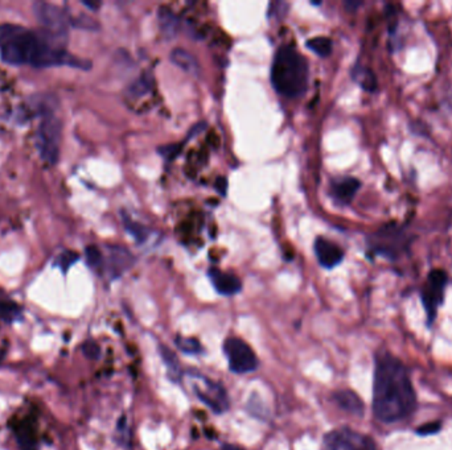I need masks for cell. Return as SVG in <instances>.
<instances>
[{
    "instance_id": "obj_1",
    "label": "cell",
    "mask_w": 452,
    "mask_h": 450,
    "mask_svg": "<svg viewBox=\"0 0 452 450\" xmlns=\"http://www.w3.org/2000/svg\"><path fill=\"white\" fill-rule=\"evenodd\" d=\"M67 42L44 29L35 31L11 23L0 24V60L12 67L92 68L90 61L69 53Z\"/></svg>"
},
{
    "instance_id": "obj_2",
    "label": "cell",
    "mask_w": 452,
    "mask_h": 450,
    "mask_svg": "<svg viewBox=\"0 0 452 450\" xmlns=\"http://www.w3.org/2000/svg\"><path fill=\"white\" fill-rule=\"evenodd\" d=\"M417 396L405 365L392 354L376 358L373 413L383 423H397L411 415Z\"/></svg>"
},
{
    "instance_id": "obj_3",
    "label": "cell",
    "mask_w": 452,
    "mask_h": 450,
    "mask_svg": "<svg viewBox=\"0 0 452 450\" xmlns=\"http://www.w3.org/2000/svg\"><path fill=\"white\" fill-rule=\"evenodd\" d=\"M271 83L276 93L286 98H299L308 83L307 60L292 46H281L271 67Z\"/></svg>"
},
{
    "instance_id": "obj_4",
    "label": "cell",
    "mask_w": 452,
    "mask_h": 450,
    "mask_svg": "<svg viewBox=\"0 0 452 450\" xmlns=\"http://www.w3.org/2000/svg\"><path fill=\"white\" fill-rule=\"evenodd\" d=\"M411 235L406 232L405 226L397 222L386 223L368 238L370 251L386 259L397 260L402 254L409 252Z\"/></svg>"
},
{
    "instance_id": "obj_5",
    "label": "cell",
    "mask_w": 452,
    "mask_h": 450,
    "mask_svg": "<svg viewBox=\"0 0 452 450\" xmlns=\"http://www.w3.org/2000/svg\"><path fill=\"white\" fill-rule=\"evenodd\" d=\"M61 134L62 123L56 116V114L44 116L42 122L39 123L35 134V144L44 163L48 165L58 163Z\"/></svg>"
},
{
    "instance_id": "obj_6",
    "label": "cell",
    "mask_w": 452,
    "mask_h": 450,
    "mask_svg": "<svg viewBox=\"0 0 452 450\" xmlns=\"http://www.w3.org/2000/svg\"><path fill=\"white\" fill-rule=\"evenodd\" d=\"M33 14L44 31L68 40L69 27H72V15L67 10L52 3L36 1L33 3Z\"/></svg>"
},
{
    "instance_id": "obj_7",
    "label": "cell",
    "mask_w": 452,
    "mask_h": 450,
    "mask_svg": "<svg viewBox=\"0 0 452 450\" xmlns=\"http://www.w3.org/2000/svg\"><path fill=\"white\" fill-rule=\"evenodd\" d=\"M190 379L194 395L200 401H203L208 408L212 409L215 413L219 415L229 409V396L221 384L209 379L208 377L194 372L190 375Z\"/></svg>"
},
{
    "instance_id": "obj_8",
    "label": "cell",
    "mask_w": 452,
    "mask_h": 450,
    "mask_svg": "<svg viewBox=\"0 0 452 450\" xmlns=\"http://www.w3.org/2000/svg\"><path fill=\"white\" fill-rule=\"evenodd\" d=\"M224 354L234 374H247L258 368V359L254 350L249 343L238 337H229L225 340Z\"/></svg>"
},
{
    "instance_id": "obj_9",
    "label": "cell",
    "mask_w": 452,
    "mask_h": 450,
    "mask_svg": "<svg viewBox=\"0 0 452 450\" xmlns=\"http://www.w3.org/2000/svg\"><path fill=\"white\" fill-rule=\"evenodd\" d=\"M324 447L327 450H378L371 437L346 426L327 433Z\"/></svg>"
},
{
    "instance_id": "obj_10",
    "label": "cell",
    "mask_w": 452,
    "mask_h": 450,
    "mask_svg": "<svg viewBox=\"0 0 452 450\" xmlns=\"http://www.w3.org/2000/svg\"><path fill=\"white\" fill-rule=\"evenodd\" d=\"M449 283V275L444 270L435 268L427 275L426 284L422 288V302L425 306L428 322L431 324L435 320L439 305L444 300V291Z\"/></svg>"
},
{
    "instance_id": "obj_11",
    "label": "cell",
    "mask_w": 452,
    "mask_h": 450,
    "mask_svg": "<svg viewBox=\"0 0 452 450\" xmlns=\"http://www.w3.org/2000/svg\"><path fill=\"white\" fill-rule=\"evenodd\" d=\"M58 109V99L55 94H35L29 96L27 101L19 107L17 121L20 123L28 122L31 119L44 118L51 114H55Z\"/></svg>"
},
{
    "instance_id": "obj_12",
    "label": "cell",
    "mask_w": 452,
    "mask_h": 450,
    "mask_svg": "<svg viewBox=\"0 0 452 450\" xmlns=\"http://www.w3.org/2000/svg\"><path fill=\"white\" fill-rule=\"evenodd\" d=\"M316 258L319 260L320 266L330 270L337 267L344 259V251L340 245L330 242L326 238H317L315 241Z\"/></svg>"
},
{
    "instance_id": "obj_13",
    "label": "cell",
    "mask_w": 452,
    "mask_h": 450,
    "mask_svg": "<svg viewBox=\"0 0 452 450\" xmlns=\"http://www.w3.org/2000/svg\"><path fill=\"white\" fill-rule=\"evenodd\" d=\"M16 442L20 450H39V438L36 433V428L29 419L16 420L12 423Z\"/></svg>"
},
{
    "instance_id": "obj_14",
    "label": "cell",
    "mask_w": 452,
    "mask_h": 450,
    "mask_svg": "<svg viewBox=\"0 0 452 450\" xmlns=\"http://www.w3.org/2000/svg\"><path fill=\"white\" fill-rule=\"evenodd\" d=\"M209 277L212 280V284L216 288V291L222 296H233L241 292L242 283L241 280L231 275V273L222 272L217 268L209 270Z\"/></svg>"
},
{
    "instance_id": "obj_15",
    "label": "cell",
    "mask_w": 452,
    "mask_h": 450,
    "mask_svg": "<svg viewBox=\"0 0 452 450\" xmlns=\"http://www.w3.org/2000/svg\"><path fill=\"white\" fill-rule=\"evenodd\" d=\"M109 268L110 275L112 279L121 276L124 271H127L133 263H134V257L131 252L121 247V245H109Z\"/></svg>"
},
{
    "instance_id": "obj_16",
    "label": "cell",
    "mask_w": 452,
    "mask_h": 450,
    "mask_svg": "<svg viewBox=\"0 0 452 450\" xmlns=\"http://www.w3.org/2000/svg\"><path fill=\"white\" fill-rule=\"evenodd\" d=\"M361 188L360 180L355 178H344L332 182V196L342 205H349L356 197L357 191Z\"/></svg>"
},
{
    "instance_id": "obj_17",
    "label": "cell",
    "mask_w": 452,
    "mask_h": 450,
    "mask_svg": "<svg viewBox=\"0 0 452 450\" xmlns=\"http://www.w3.org/2000/svg\"><path fill=\"white\" fill-rule=\"evenodd\" d=\"M333 400L335 403L340 407V408L344 409L345 412L351 413V415H355V416H358L361 417L365 412V406H364V401L361 400V397L357 395L356 392L351 391V390H340V391H336L333 395Z\"/></svg>"
},
{
    "instance_id": "obj_18",
    "label": "cell",
    "mask_w": 452,
    "mask_h": 450,
    "mask_svg": "<svg viewBox=\"0 0 452 450\" xmlns=\"http://www.w3.org/2000/svg\"><path fill=\"white\" fill-rule=\"evenodd\" d=\"M171 61L181 70H184L190 74L197 76L200 73V65H199L197 58L185 49H181V48L174 49L171 53Z\"/></svg>"
},
{
    "instance_id": "obj_19",
    "label": "cell",
    "mask_w": 452,
    "mask_h": 450,
    "mask_svg": "<svg viewBox=\"0 0 452 450\" xmlns=\"http://www.w3.org/2000/svg\"><path fill=\"white\" fill-rule=\"evenodd\" d=\"M159 27H160L162 35L165 36V39L172 40L178 35L180 20L172 11L162 7L159 10Z\"/></svg>"
},
{
    "instance_id": "obj_20",
    "label": "cell",
    "mask_w": 452,
    "mask_h": 450,
    "mask_svg": "<svg viewBox=\"0 0 452 450\" xmlns=\"http://www.w3.org/2000/svg\"><path fill=\"white\" fill-rule=\"evenodd\" d=\"M159 350H160V356H162L165 367H167V372H168L169 379L174 381V382H178L183 378L184 372H183L181 366H180L178 356L169 347H167L165 345H160Z\"/></svg>"
},
{
    "instance_id": "obj_21",
    "label": "cell",
    "mask_w": 452,
    "mask_h": 450,
    "mask_svg": "<svg viewBox=\"0 0 452 450\" xmlns=\"http://www.w3.org/2000/svg\"><path fill=\"white\" fill-rule=\"evenodd\" d=\"M352 78L365 90L373 93L378 89V81L376 74L369 68L356 65L352 70Z\"/></svg>"
},
{
    "instance_id": "obj_22",
    "label": "cell",
    "mask_w": 452,
    "mask_h": 450,
    "mask_svg": "<svg viewBox=\"0 0 452 450\" xmlns=\"http://www.w3.org/2000/svg\"><path fill=\"white\" fill-rule=\"evenodd\" d=\"M175 343L178 347L180 352L188 355L201 354L204 352V347L199 340L193 337H183V336H176Z\"/></svg>"
},
{
    "instance_id": "obj_23",
    "label": "cell",
    "mask_w": 452,
    "mask_h": 450,
    "mask_svg": "<svg viewBox=\"0 0 452 450\" xmlns=\"http://www.w3.org/2000/svg\"><path fill=\"white\" fill-rule=\"evenodd\" d=\"M22 317V308L12 301H0V318L7 324H12Z\"/></svg>"
},
{
    "instance_id": "obj_24",
    "label": "cell",
    "mask_w": 452,
    "mask_h": 450,
    "mask_svg": "<svg viewBox=\"0 0 452 450\" xmlns=\"http://www.w3.org/2000/svg\"><path fill=\"white\" fill-rule=\"evenodd\" d=\"M78 260H80V255L77 252L64 251L56 258L55 261H53V267H57L61 272L67 275L69 270H70V267L74 266Z\"/></svg>"
},
{
    "instance_id": "obj_25",
    "label": "cell",
    "mask_w": 452,
    "mask_h": 450,
    "mask_svg": "<svg viewBox=\"0 0 452 450\" xmlns=\"http://www.w3.org/2000/svg\"><path fill=\"white\" fill-rule=\"evenodd\" d=\"M307 46L320 57H328L332 52V41L328 37H315L307 41Z\"/></svg>"
},
{
    "instance_id": "obj_26",
    "label": "cell",
    "mask_w": 452,
    "mask_h": 450,
    "mask_svg": "<svg viewBox=\"0 0 452 450\" xmlns=\"http://www.w3.org/2000/svg\"><path fill=\"white\" fill-rule=\"evenodd\" d=\"M85 257H86V263L90 268L99 271L103 268V257L102 252L99 251V248L97 245H87L85 248Z\"/></svg>"
},
{
    "instance_id": "obj_27",
    "label": "cell",
    "mask_w": 452,
    "mask_h": 450,
    "mask_svg": "<svg viewBox=\"0 0 452 450\" xmlns=\"http://www.w3.org/2000/svg\"><path fill=\"white\" fill-rule=\"evenodd\" d=\"M151 85H152V80L149 76L140 77L137 81L134 82L130 86V89H128L130 96H142L143 94H146L147 92H150Z\"/></svg>"
},
{
    "instance_id": "obj_28",
    "label": "cell",
    "mask_w": 452,
    "mask_h": 450,
    "mask_svg": "<svg viewBox=\"0 0 452 450\" xmlns=\"http://www.w3.org/2000/svg\"><path fill=\"white\" fill-rule=\"evenodd\" d=\"M124 220L126 229L130 232V234H131L137 241H139V242H143V241L146 239V236L149 235V232H147V230H146L142 225H137V223H135L134 220H131L128 217H126L124 214Z\"/></svg>"
},
{
    "instance_id": "obj_29",
    "label": "cell",
    "mask_w": 452,
    "mask_h": 450,
    "mask_svg": "<svg viewBox=\"0 0 452 450\" xmlns=\"http://www.w3.org/2000/svg\"><path fill=\"white\" fill-rule=\"evenodd\" d=\"M72 27L89 29V31H96L99 28L96 23V20H93L92 17H89L86 15H81L78 17L72 16Z\"/></svg>"
},
{
    "instance_id": "obj_30",
    "label": "cell",
    "mask_w": 452,
    "mask_h": 450,
    "mask_svg": "<svg viewBox=\"0 0 452 450\" xmlns=\"http://www.w3.org/2000/svg\"><path fill=\"white\" fill-rule=\"evenodd\" d=\"M440 429H442V423L440 422H430V423L419 425L417 428V435H419V436H430V435L438 433Z\"/></svg>"
},
{
    "instance_id": "obj_31",
    "label": "cell",
    "mask_w": 452,
    "mask_h": 450,
    "mask_svg": "<svg viewBox=\"0 0 452 450\" xmlns=\"http://www.w3.org/2000/svg\"><path fill=\"white\" fill-rule=\"evenodd\" d=\"M83 353L86 358L92 359V361H96L101 355V347H99V345L97 342H85L83 346Z\"/></svg>"
},
{
    "instance_id": "obj_32",
    "label": "cell",
    "mask_w": 452,
    "mask_h": 450,
    "mask_svg": "<svg viewBox=\"0 0 452 450\" xmlns=\"http://www.w3.org/2000/svg\"><path fill=\"white\" fill-rule=\"evenodd\" d=\"M178 150H180L178 146H171V147H165L163 150H160V153L165 156L167 160H174L175 156L178 155Z\"/></svg>"
},
{
    "instance_id": "obj_33",
    "label": "cell",
    "mask_w": 452,
    "mask_h": 450,
    "mask_svg": "<svg viewBox=\"0 0 452 450\" xmlns=\"http://www.w3.org/2000/svg\"><path fill=\"white\" fill-rule=\"evenodd\" d=\"M216 188L219 189V193L222 196L226 194V189H228V181L225 178H219V181L216 182Z\"/></svg>"
},
{
    "instance_id": "obj_34",
    "label": "cell",
    "mask_w": 452,
    "mask_h": 450,
    "mask_svg": "<svg viewBox=\"0 0 452 450\" xmlns=\"http://www.w3.org/2000/svg\"><path fill=\"white\" fill-rule=\"evenodd\" d=\"M344 4H345V7H346L348 11H356L360 6H362L361 1H345Z\"/></svg>"
},
{
    "instance_id": "obj_35",
    "label": "cell",
    "mask_w": 452,
    "mask_h": 450,
    "mask_svg": "<svg viewBox=\"0 0 452 450\" xmlns=\"http://www.w3.org/2000/svg\"><path fill=\"white\" fill-rule=\"evenodd\" d=\"M83 6L90 8L92 11H97L101 7V3H89V1H83Z\"/></svg>"
},
{
    "instance_id": "obj_36",
    "label": "cell",
    "mask_w": 452,
    "mask_h": 450,
    "mask_svg": "<svg viewBox=\"0 0 452 450\" xmlns=\"http://www.w3.org/2000/svg\"><path fill=\"white\" fill-rule=\"evenodd\" d=\"M221 450H244L237 445H233V444H224Z\"/></svg>"
},
{
    "instance_id": "obj_37",
    "label": "cell",
    "mask_w": 452,
    "mask_h": 450,
    "mask_svg": "<svg viewBox=\"0 0 452 450\" xmlns=\"http://www.w3.org/2000/svg\"><path fill=\"white\" fill-rule=\"evenodd\" d=\"M3 358H4V352H3V350H0V363H1Z\"/></svg>"
}]
</instances>
